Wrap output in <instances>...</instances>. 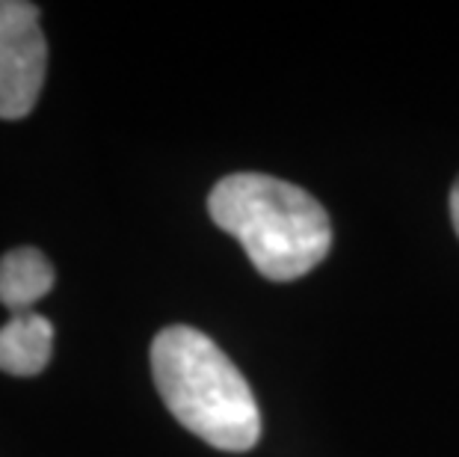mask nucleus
I'll return each instance as SVG.
<instances>
[{
    "label": "nucleus",
    "mask_w": 459,
    "mask_h": 457,
    "mask_svg": "<svg viewBox=\"0 0 459 457\" xmlns=\"http://www.w3.org/2000/svg\"><path fill=\"white\" fill-rule=\"evenodd\" d=\"M152 374L169 413L213 449L249 452L261 413L240 368L193 327L175 324L152 345Z\"/></svg>",
    "instance_id": "f03ea898"
},
{
    "label": "nucleus",
    "mask_w": 459,
    "mask_h": 457,
    "mask_svg": "<svg viewBox=\"0 0 459 457\" xmlns=\"http://www.w3.org/2000/svg\"><path fill=\"white\" fill-rule=\"evenodd\" d=\"M54 265L36 247L9 250L0 259V303L15 315L30 312V306L54 288Z\"/></svg>",
    "instance_id": "39448f33"
},
{
    "label": "nucleus",
    "mask_w": 459,
    "mask_h": 457,
    "mask_svg": "<svg viewBox=\"0 0 459 457\" xmlns=\"http://www.w3.org/2000/svg\"><path fill=\"white\" fill-rule=\"evenodd\" d=\"M48 69L39 6L0 0V119H22L36 107Z\"/></svg>",
    "instance_id": "7ed1b4c3"
},
{
    "label": "nucleus",
    "mask_w": 459,
    "mask_h": 457,
    "mask_svg": "<svg viewBox=\"0 0 459 457\" xmlns=\"http://www.w3.org/2000/svg\"><path fill=\"white\" fill-rule=\"evenodd\" d=\"M213 223L240 241L261 277L288 282L326 259L332 223L324 206L297 184L261 172H234L208 197Z\"/></svg>",
    "instance_id": "f257e3e1"
},
{
    "label": "nucleus",
    "mask_w": 459,
    "mask_h": 457,
    "mask_svg": "<svg viewBox=\"0 0 459 457\" xmlns=\"http://www.w3.org/2000/svg\"><path fill=\"white\" fill-rule=\"evenodd\" d=\"M451 217H454V229L459 235V179H456L454 190H451Z\"/></svg>",
    "instance_id": "423d86ee"
},
{
    "label": "nucleus",
    "mask_w": 459,
    "mask_h": 457,
    "mask_svg": "<svg viewBox=\"0 0 459 457\" xmlns=\"http://www.w3.org/2000/svg\"><path fill=\"white\" fill-rule=\"evenodd\" d=\"M54 327L45 315L24 312L0 327V372L33 377L51 363Z\"/></svg>",
    "instance_id": "20e7f679"
}]
</instances>
